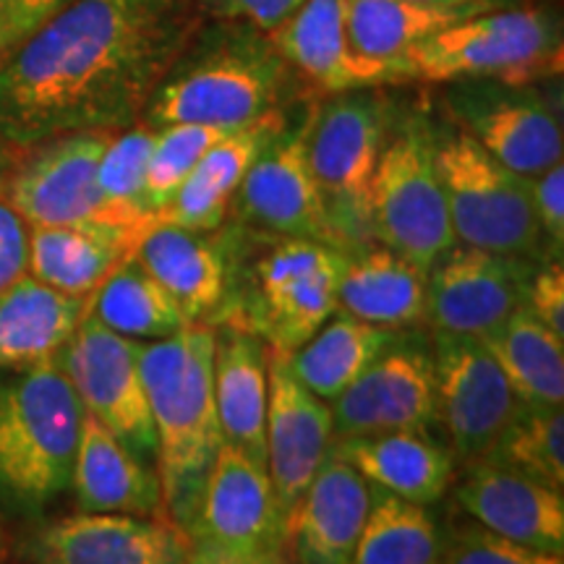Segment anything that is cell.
Wrapping results in <instances>:
<instances>
[{
  "label": "cell",
  "instance_id": "1",
  "mask_svg": "<svg viewBox=\"0 0 564 564\" xmlns=\"http://www.w3.org/2000/svg\"><path fill=\"white\" fill-rule=\"evenodd\" d=\"M178 0H74L0 63V133L13 147L137 123L178 63Z\"/></svg>",
  "mask_w": 564,
  "mask_h": 564
},
{
  "label": "cell",
  "instance_id": "2",
  "mask_svg": "<svg viewBox=\"0 0 564 564\" xmlns=\"http://www.w3.org/2000/svg\"><path fill=\"white\" fill-rule=\"evenodd\" d=\"M215 333L207 324H186L162 340L139 343L154 423V463L165 518L183 533L192 523L207 474L223 447L215 405Z\"/></svg>",
  "mask_w": 564,
  "mask_h": 564
},
{
  "label": "cell",
  "instance_id": "3",
  "mask_svg": "<svg viewBox=\"0 0 564 564\" xmlns=\"http://www.w3.org/2000/svg\"><path fill=\"white\" fill-rule=\"evenodd\" d=\"M84 408L61 361L0 382V494L40 512L70 486Z\"/></svg>",
  "mask_w": 564,
  "mask_h": 564
},
{
  "label": "cell",
  "instance_id": "4",
  "mask_svg": "<svg viewBox=\"0 0 564 564\" xmlns=\"http://www.w3.org/2000/svg\"><path fill=\"white\" fill-rule=\"evenodd\" d=\"M285 61L270 42L257 40L251 26L241 37L212 45L186 66H173L144 108L152 129L175 123L241 129L274 110Z\"/></svg>",
  "mask_w": 564,
  "mask_h": 564
},
{
  "label": "cell",
  "instance_id": "5",
  "mask_svg": "<svg viewBox=\"0 0 564 564\" xmlns=\"http://www.w3.org/2000/svg\"><path fill=\"white\" fill-rule=\"evenodd\" d=\"M434 158L457 243L520 259L541 249L531 178L507 171L465 131L434 144Z\"/></svg>",
  "mask_w": 564,
  "mask_h": 564
},
{
  "label": "cell",
  "instance_id": "6",
  "mask_svg": "<svg viewBox=\"0 0 564 564\" xmlns=\"http://www.w3.org/2000/svg\"><path fill=\"white\" fill-rule=\"evenodd\" d=\"M554 53L552 21L541 11H486L429 34L392 63V82H457L474 76L520 84Z\"/></svg>",
  "mask_w": 564,
  "mask_h": 564
},
{
  "label": "cell",
  "instance_id": "7",
  "mask_svg": "<svg viewBox=\"0 0 564 564\" xmlns=\"http://www.w3.org/2000/svg\"><path fill=\"white\" fill-rule=\"evenodd\" d=\"M371 232L387 249L429 272L457 246L434 141L408 126L382 147L369 192Z\"/></svg>",
  "mask_w": 564,
  "mask_h": 564
},
{
  "label": "cell",
  "instance_id": "8",
  "mask_svg": "<svg viewBox=\"0 0 564 564\" xmlns=\"http://www.w3.org/2000/svg\"><path fill=\"white\" fill-rule=\"evenodd\" d=\"M116 131L63 133L19 152L3 199L30 228L100 225L144 238L150 228L123 220L97 183L105 147Z\"/></svg>",
  "mask_w": 564,
  "mask_h": 564
},
{
  "label": "cell",
  "instance_id": "9",
  "mask_svg": "<svg viewBox=\"0 0 564 564\" xmlns=\"http://www.w3.org/2000/svg\"><path fill=\"white\" fill-rule=\"evenodd\" d=\"M384 147V102L373 95L345 91L316 110L308 162L322 192L333 243H361L369 220V192ZM348 253V251H345Z\"/></svg>",
  "mask_w": 564,
  "mask_h": 564
},
{
  "label": "cell",
  "instance_id": "10",
  "mask_svg": "<svg viewBox=\"0 0 564 564\" xmlns=\"http://www.w3.org/2000/svg\"><path fill=\"white\" fill-rule=\"evenodd\" d=\"M348 253L314 238H288L257 267L246 329L280 352H293L337 312Z\"/></svg>",
  "mask_w": 564,
  "mask_h": 564
},
{
  "label": "cell",
  "instance_id": "11",
  "mask_svg": "<svg viewBox=\"0 0 564 564\" xmlns=\"http://www.w3.org/2000/svg\"><path fill=\"white\" fill-rule=\"evenodd\" d=\"M84 411L129 444L133 453L154 460V423L139 364V343L112 333L87 314L58 356Z\"/></svg>",
  "mask_w": 564,
  "mask_h": 564
},
{
  "label": "cell",
  "instance_id": "12",
  "mask_svg": "<svg viewBox=\"0 0 564 564\" xmlns=\"http://www.w3.org/2000/svg\"><path fill=\"white\" fill-rule=\"evenodd\" d=\"M531 259L455 246L426 272V319L436 333L484 337L523 306Z\"/></svg>",
  "mask_w": 564,
  "mask_h": 564
},
{
  "label": "cell",
  "instance_id": "13",
  "mask_svg": "<svg viewBox=\"0 0 564 564\" xmlns=\"http://www.w3.org/2000/svg\"><path fill=\"white\" fill-rule=\"evenodd\" d=\"M434 377L440 419L455 453L478 460L502 434L520 400L476 337L436 333Z\"/></svg>",
  "mask_w": 564,
  "mask_h": 564
},
{
  "label": "cell",
  "instance_id": "14",
  "mask_svg": "<svg viewBox=\"0 0 564 564\" xmlns=\"http://www.w3.org/2000/svg\"><path fill=\"white\" fill-rule=\"evenodd\" d=\"M183 535L186 541H202L232 552L282 549L285 512L272 489L267 465L223 442Z\"/></svg>",
  "mask_w": 564,
  "mask_h": 564
},
{
  "label": "cell",
  "instance_id": "15",
  "mask_svg": "<svg viewBox=\"0 0 564 564\" xmlns=\"http://www.w3.org/2000/svg\"><path fill=\"white\" fill-rule=\"evenodd\" d=\"M440 419L434 358L394 340L333 403L335 440L382 432H426Z\"/></svg>",
  "mask_w": 564,
  "mask_h": 564
},
{
  "label": "cell",
  "instance_id": "16",
  "mask_svg": "<svg viewBox=\"0 0 564 564\" xmlns=\"http://www.w3.org/2000/svg\"><path fill=\"white\" fill-rule=\"evenodd\" d=\"M316 108L295 129H282L238 186V204L249 220L280 236L333 243L322 192L308 162V137ZM335 246V243H333Z\"/></svg>",
  "mask_w": 564,
  "mask_h": 564
},
{
  "label": "cell",
  "instance_id": "17",
  "mask_svg": "<svg viewBox=\"0 0 564 564\" xmlns=\"http://www.w3.org/2000/svg\"><path fill=\"white\" fill-rule=\"evenodd\" d=\"M267 474L282 512H288L333 449V408L293 377L288 352L267 350Z\"/></svg>",
  "mask_w": 564,
  "mask_h": 564
},
{
  "label": "cell",
  "instance_id": "18",
  "mask_svg": "<svg viewBox=\"0 0 564 564\" xmlns=\"http://www.w3.org/2000/svg\"><path fill=\"white\" fill-rule=\"evenodd\" d=\"M34 564H188L186 535L167 518L74 512L30 544Z\"/></svg>",
  "mask_w": 564,
  "mask_h": 564
},
{
  "label": "cell",
  "instance_id": "19",
  "mask_svg": "<svg viewBox=\"0 0 564 564\" xmlns=\"http://www.w3.org/2000/svg\"><path fill=\"white\" fill-rule=\"evenodd\" d=\"M457 502L486 531L541 552H564V489L478 457L457 486Z\"/></svg>",
  "mask_w": 564,
  "mask_h": 564
},
{
  "label": "cell",
  "instance_id": "20",
  "mask_svg": "<svg viewBox=\"0 0 564 564\" xmlns=\"http://www.w3.org/2000/svg\"><path fill=\"white\" fill-rule=\"evenodd\" d=\"M371 507V486L329 449L306 491L285 512V544L299 564H348Z\"/></svg>",
  "mask_w": 564,
  "mask_h": 564
},
{
  "label": "cell",
  "instance_id": "21",
  "mask_svg": "<svg viewBox=\"0 0 564 564\" xmlns=\"http://www.w3.org/2000/svg\"><path fill=\"white\" fill-rule=\"evenodd\" d=\"M70 486L82 512L165 518L158 468L87 411L82 419Z\"/></svg>",
  "mask_w": 564,
  "mask_h": 564
},
{
  "label": "cell",
  "instance_id": "22",
  "mask_svg": "<svg viewBox=\"0 0 564 564\" xmlns=\"http://www.w3.org/2000/svg\"><path fill=\"white\" fill-rule=\"evenodd\" d=\"M267 42L324 91L345 95L387 82L382 68L352 53L345 0H303L280 26L267 32Z\"/></svg>",
  "mask_w": 564,
  "mask_h": 564
},
{
  "label": "cell",
  "instance_id": "23",
  "mask_svg": "<svg viewBox=\"0 0 564 564\" xmlns=\"http://www.w3.org/2000/svg\"><path fill=\"white\" fill-rule=\"evenodd\" d=\"M285 126V116L274 108L217 141L175 192L171 204L162 209L165 225L196 232L220 228L249 167Z\"/></svg>",
  "mask_w": 564,
  "mask_h": 564
},
{
  "label": "cell",
  "instance_id": "24",
  "mask_svg": "<svg viewBox=\"0 0 564 564\" xmlns=\"http://www.w3.org/2000/svg\"><path fill=\"white\" fill-rule=\"evenodd\" d=\"M91 299L53 291L24 274L0 293V371L55 361L89 314Z\"/></svg>",
  "mask_w": 564,
  "mask_h": 564
},
{
  "label": "cell",
  "instance_id": "25",
  "mask_svg": "<svg viewBox=\"0 0 564 564\" xmlns=\"http://www.w3.org/2000/svg\"><path fill=\"white\" fill-rule=\"evenodd\" d=\"M215 405L220 419L223 442L232 444L251 460L267 465V348L246 327H232L225 335H215Z\"/></svg>",
  "mask_w": 564,
  "mask_h": 564
},
{
  "label": "cell",
  "instance_id": "26",
  "mask_svg": "<svg viewBox=\"0 0 564 564\" xmlns=\"http://www.w3.org/2000/svg\"><path fill=\"white\" fill-rule=\"evenodd\" d=\"M345 457L371 489H382L408 502L429 507L453 481V455L426 432H382L335 440Z\"/></svg>",
  "mask_w": 564,
  "mask_h": 564
},
{
  "label": "cell",
  "instance_id": "27",
  "mask_svg": "<svg viewBox=\"0 0 564 564\" xmlns=\"http://www.w3.org/2000/svg\"><path fill=\"white\" fill-rule=\"evenodd\" d=\"M139 236L100 225L30 228L26 274L53 291L91 299L118 267L131 262Z\"/></svg>",
  "mask_w": 564,
  "mask_h": 564
},
{
  "label": "cell",
  "instance_id": "28",
  "mask_svg": "<svg viewBox=\"0 0 564 564\" xmlns=\"http://www.w3.org/2000/svg\"><path fill=\"white\" fill-rule=\"evenodd\" d=\"M133 262L171 293L192 324L215 312L228 295V257L196 230L160 225L141 238Z\"/></svg>",
  "mask_w": 564,
  "mask_h": 564
},
{
  "label": "cell",
  "instance_id": "29",
  "mask_svg": "<svg viewBox=\"0 0 564 564\" xmlns=\"http://www.w3.org/2000/svg\"><path fill=\"white\" fill-rule=\"evenodd\" d=\"M460 112L465 133L494 160L502 162L507 171L535 178L562 162V126L535 97H491L468 102Z\"/></svg>",
  "mask_w": 564,
  "mask_h": 564
},
{
  "label": "cell",
  "instance_id": "30",
  "mask_svg": "<svg viewBox=\"0 0 564 564\" xmlns=\"http://www.w3.org/2000/svg\"><path fill=\"white\" fill-rule=\"evenodd\" d=\"M337 308L394 333L413 327L426 322V272L387 246L361 251L345 264Z\"/></svg>",
  "mask_w": 564,
  "mask_h": 564
},
{
  "label": "cell",
  "instance_id": "31",
  "mask_svg": "<svg viewBox=\"0 0 564 564\" xmlns=\"http://www.w3.org/2000/svg\"><path fill=\"white\" fill-rule=\"evenodd\" d=\"M394 337V329L361 322L337 308L301 348L288 352V366L306 390L324 403H335L390 348Z\"/></svg>",
  "mask_w": 564,
  "mask_h": 564
},
{
  "label": "cell",
  "instance_id": "32",
  "mask_svg": "<svg viewBox=\"0 0 564 564\" xmlns=\"http://www.w3.org/2000/svg\"><path fill=\"white\" fill-rule=\"evenodd\" d=\"M502 369L514 398L528 405H564V340L523 306L510 319L476 337Z\"/></svg>",
  "mask_w": 564,
  "mask_h": 564
},
{
  "label": "cell",
  "instance_id": "33",
  "mask_svg": "<svg viewBox=\"0 0 564 564\" xmlns=\"http://www.w3.org/2000/svg\"><path fill=\"white\" fill-rule=\"evenodd\" d=\"M476 17V13H474ZM468 19L413 0H345V30L358 58L373 63L392 82V63L429 34Z\"/></svg>",
  "mask_w": 564,
  "mask_h": 564
},
{
  "label": "cell",
  "instance_id": "34",
  "mask_svg": "<svg viewBox=\"0 0 564 564\" xmlns=\"http://www.w3.org/2000/svg\"><path fill=\"white\" fill-rule=\"evenodd\" d=\"M89 314L112 333L137 343H152L171 337L192 324L178 303L141 267L126 262L97 288L89 301Z\"/></svg>",
  "mask_w": 564,
  "mask_h": 564
},
{
  "label": "cell",
  "instance_id": "35",
  "mask_svg": "<svg viewBox=\"0 0 564 564\" xmlns=\"http://www.w3.org/2000/svg\"><path fill=\"white\" fill-rule=\"evenodd\" d=\"M442 533L423 505L371 489V507L348 564H436Z\"/></svg>",
  "mask_w": 564,
  "mask_h": 564
},
{
  "label": "cell",
  "instance_id": "36",
  "mask_svg": "<svg viewBox=\"0 0 564 564\" xmlns=\"http://www.w3.org/2000/svg\"><path fill=\"white\" fill-rule=\"evenodd\" d=\"M494 463L564 489V415L562 408L518 403L502 434L486 455Z\"/></svg>",
  "mask_w": 564,
  "mask_h": 564
},
{
  "label": "cell",
  "instance_id": "37",
  "mask_svg": "<svg viewBox=\"0 0 564 564\" xmlns=\"http://www.w3.org/2000/svg\"><path fill=\"white\" fill-rule=\"evenodd\" d=\"M158 139V129L141 123L123 133H112L110 144L105 147L100 167H97V183L105 202L110 204L123 220L141 228H160L165 225L162 212L147 207V167H150L152 147Z\"/></svg>",
  "mask_w": 564,
  "mask_h": 564
},
{
  "label": "cell",
  "instance_id": "38",
  "mask_svg": "<svg viewBox=\"0 0 564 564\" xmlns=\"http://www.w3.org/2000/svg\"><path fill=\"white\" fill-rule=\"evenodd\" d=\"M228 133L230 129L202 123H175L158 129L150 167H147V207L152 212L165 209L204 154Z\"/></svg>",
  "mask_w": 564,
  "mask_h": 564
},
{
  "label": "cell",
  "instance_id": "39",
  "mask_svg": "<svg viewBox=\"0 0 564 564\" xmlns=\"http://www.w3.org/2000/svg\"><path fill=\"white\" fill-rule=\"evenodd\" d=\"M436 564H564V560L562 554L514 544L484 525H460L449 535H442Z\"/></svg>",
  "mask_w": 564,
  "mask_h": 564
},
{
  "label": "cell",
  "instance_id": "40",
  "mask_svg": "<svg viewBox=\"0 0 564 564\" xmlns=\"http://www.w3.org/2000/svg\"><path fill=\"white\" fill-rule=\"evenodd\" d=\"M523 308L564 340V270L562 259L535 267L528 280Z\"/></svg>",
  "mask_w": 564,
  "mask_h": 564
},
{
  "label": "cell",
  "instance_id": "41",
  "mask_svg": "<svg viewBox=\"0 0 564 564\" xmlns=\"http://www.w3.org/2000/svg\"><path fill=\"white\" fill-rule=\"evenodd\" d=\"M303 0H199V9L212 19L236 21L257 32H272Z\"/></svg>",
  "mask_w": 564,
  "mask_h": 564
},
{
  "label": "cell",
  "instance_id": "42",
  "mask_svg": "<svg viewBox=\"0 0 564 564\" xmlns=\"http://www.w3.org/2000/svg\"><path fill=\"white\" fill-rule=\"evenodd\" d=\"M531 196H533V209L539 217L541 232L549 241V246L556 251V257L562 253L564 243V165L556 162L554 167H549L541 175L531 178Z\"/></svg>",
  "mask_w": 564,
  "mask_h": 564
},
{
  "label": "cell",
  "instance_id": "43",
  "mask_svg": "<svg viewBox=\"0 0 564 564\" xmlns=\"http://www.w3.org/2000/svg\"><path fill=\"white\" fill-rule=\"evenodd\" d=\"M30 225L0 196V293L26 274Z\"/></svg>",
  "mask_w": 564,
  "mask_h": 564
},
{
  "label": "cell",
  "instance_id": "44",
  "mask_svg": "<svg viewBox=\"0 0 564 564\" xmlns=\"http://www.w3.org/2000/svg\"><path fill=\"white\" fill-rule=\"evenodd\" d=\"M70 3L74 0H0V13L11 26L13 37L21 42Z\"/></svg>",
  "mask_w": 564,
  "mask_h": 564
},
{
  "label": "cell",
  "instance_id": "45",
  "mask_svg": "<svg viewBox=\"0 0 564 564\" xmlns=\"http://www.w3.org/2000/svg\"><path fill=\"white\" fill-rule=\"evenodd\" d=\"M188 564H288L280 549H253V552H232L202 541H186Z\"/></svg>",
  "mask_w": 564,
  "mask_h": 564
},
{
  "label": "cell",
  "instance_id": "46",
  "mask_svg": "<svg viewBox=\"0 0 564 564\" xmlns=\"http://www.w3.org/2000/svg\"><path fill=\"white\" fill-rule=\"evenodd\" d=\"M413 3L429 6V9H440V11L463 13V17H474V13L491 11L499 0H413Z\"/></svg>",
  "mask_w": 564,
  "mask_h": 564
},
{
  "label": "cell",
  "instance_id": "47",
  "mask_svg": "<svg viewBox=\"0 0 564 564\" xmlns=\"http://www.w3.org/2000/svg\"><path fill=\"white\" fill-rule=\"evenodd\" d=\"M19 152V147H13L11 141L0 133V196L6 192V183H9V175L13 171V165H17Z\"/></svg>",
  "mask_w": 564,
  "mask_h": 564
},
{
  "label": "cell",
  "instance_id": "48",
  "mask_svg": "<svg viewBox=\"0 0 564 564\" xmlns=\"http://www.w3.org/2000/svg\"><path fill=\"white\" fill-rule=\"evenodd\" d=\"M19 42H17V37H13V32H11V26L6 24V19H3V13H0V63H3V58L6 55H9L13 47H17Z\"/></svg>",
  "mask_w": 564,
  "mask_h": 564
},
{
  "label": "cell",
  "instance_id": "49",
  "mask_svg": "<svg viewBox=\"0 0 564 564\" xmlns=\"http://www.w3.org/2000/svg\"><path fill=\"white\" fill-rule=\"evenodd\" d=\"M0 562H3V535H0Z\"/></svg>",
  "mask_w": 564,
  "mask_h": 564
}]
</instances>
